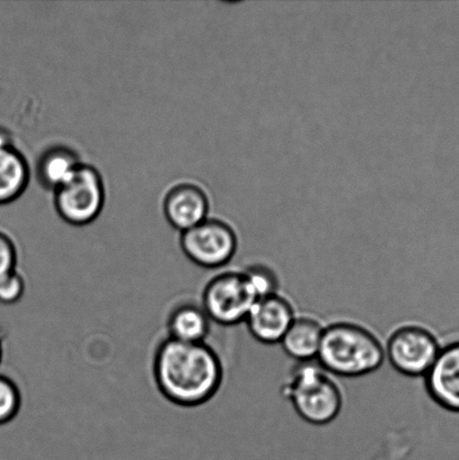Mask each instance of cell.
<instances>
[{
    "label": "cell",
    "instance_id": "obj_9",
    "mask_svg": "<svg viewBox=\"0 0 459 460\" xmlns=\"http://www.w3.org/2000/svg\"><path fill=\"white\" fill-rule=\"evenodd\" d=\"M424 383L427 394L438 408L459 413V340L442 345Z\"/></svg>",
    "mask_w": 459,
    "mask_h": 460
},
{
    "label": "cell",
    "instance_id": "obj_13",
    "mask_svg": "<svg viewBox=\"0 0 459 460\" xmlns=\"http://www.w3.org/2000/svg\"><path fill=\"white\" fill-rule=\"evenodd\" d=\"M83 164L76 152L65 146L49 147L40 155L36 164L39 182L53 192L69 180Z\"/></svg>",
    "mask_w": 459,
    "mask_h": 460
},
{
    "label": "cell",
    "instance_id": "obj_7",
    "mask_svg": "<svg viewBox=\"0 0 459 460\" xmlns=\"http://www.w3.org/2000/svg\"><path fill=\"white\" fill-rule=\"evenodd\" d=\"M180 246L193 264L208 270L224 268L237 250V237L233 228L222 220L206 219L181 233Z\"/></svg>",
    "mask_w": 459,
    "mask_h": 460
},
{
    "label": "cell",
    "instance_id": "obj_15",
    "mask_svg": "<svg viewBox=\"0 0 459 460\" xmlns=\"http://www.w3.org/2000/svg\"><path fill=\"white\" fill-rule=\"evenodd\" d=\"M22 404L20 386L13 378L0 374V426L15 420L21 412Z\"/></svg>",
    "mask_w": 459,
    "mask_h": 460
},
{
    "label": "cell",
    "instance_id": "obj_17",
    "mask_svg": "<svg viewBox=\"0 0 459 460\" xmlns=\"http://www.w3.org/2000/svg\"><path fill=\"white\" fill-rule=\"evenodd\" d=\"M25 292L26 279L18 269L0 279V304L16 305L25 296Z\"/></svg>",
    "mask_w": 459,
    "mask_h": 460
},
{
    "label": "cell",
    "instance_id": "obj_16",
    "mask_svg": "<svg viewBox=\"0 0 459 460\" xmlns=\"http://www.w3.org/2000/svg\"><path fill=\"white\" fill-rule=\"evenodd\" d=\"M245 274L247 281H249L252 290L258 299L268 296L276 295L278 293V275L271 268L263 264H254L243 270Z\"/></svg>",
    "mask_w": 459,
    "mask_h": 460
},
{
    "label": "cell",
    "instance_id": "obj_5",
    "mask_svg": "<svg viewBox=\"0 0 459 460\" xmlns=\"http://www.w3.org/2000/svg\"><path fill=\"white\" fill-rule=\"evenodd\" d=\"M256 300L243 270H224L206 283L200 305L211 323L234 327L245 323Z\"/></svg>",
    "mask_w": 459,
    "mask_h": 460
},
{
    "label": "cell",
    "instance_id": "obj_1",
    "mask_svg": "<svg viewBox=\"0 0 459 460\" xmlns=\"http://www.w3.org/2000/svg\"><path fill=\"white\" fill-rule=\"evenodd\" d=\"M157 390L169 402L196 408L209 402L224 381L222 359L207 344H190L165 338L152 360Z\"/></svg>",
    "mask_w": 459,
    "mask_h": 460
},
{
    "label": "cell",
    "instance_id": "obj_8",
    "mask_svg": "<svg viewBox=\"0 0 459 460\" xmlns=\"http://www.w3.org/2000/svg\"><path fill=\"white\" fill-rule=\"evenodd\" d=\"M296 317L289 299L276 293L256 300L245 323L255 341L264 345H277L280 344Z\"/></svg>",
    "mask_w": 459,
    "mask_h": 460
},
{
    "label": "cell",
    "instance_id": "obj_12",
    "mask_svg": "<svg viewBox=\"0 0 459 460\" xmlns=\"http://www.w3.org/2000/svg\"><path fill=\"white\" fill-rule=\"evenodd\" d=\"M211 320L200 304L183 302L175 305L166 320L171 340L200 344L206 342L211 329Z\"/></svg>",
    "mask_w": 459,
    "mask_h": 460
},
{
    "label": "cell",
    "instance_id": "obj_14",
    "mask_svg": "<svg viewBox=\"0 0 459 460\" xmlns=\"http://www.w3.org/2000/svg\"><path fill=\"white\" fill-rule=\"evenodd\" d=\"M30 166L15 146L0 150V205L11 204L25 192Z\"/></svg>",
    "mask_w": 459,
    "mask_h": 460
},
{
    "label": "cell",
    "instance_id": "obj_11",
    "mask_svg": "<svg viewBox=\"0 0 459 460\" xmlns=\"http://www.w3.org/2000/svg\"><path fill=\"white\" fill-rule=\"evenodd\" d=\"M325 326L310 315H296L283 336L280 345L296 363L317 360Z\"/></svg>",
    "mask_w": 459,
    "mask_h": 460
},
{
    "label": "cell",
    "instance_id": "obj_2",
    "mask_svg": "<svg viewBox=\"0 0 459 460\" xmlns=\"http://www.w3.org/2000/svg\"><path fill=\"white\" fill-rule=\"evenodd\" d=\"M317 362L332 376H366L379 371L384 364V345L362 324L332 323L323 331Z\"/></svg>",
    "mask_w": 459,
    "mask_h": 460
},
{
    "label": "cell",
    "instance_id": "obj_6",
    "mask_svg": "<svg viewBox=\"0 0 459 460\" xmlns=\"http://www.w3.org/2000/svg\"><path fill=\"white\" fill-rule=\"evenodd\" d=\"M440 349L437 335L429 328L417 323L402 324L390 333L385 342V360L404 376L424 378Z\"/></svg>",
    "mask_w": 459,
    "mask_h": 460
},
{
    "label": "cell",
    "instance_id": "obj_10",
    "mask_svg": "<svg viewBox=\"0 0 459 460\" xmlns=\"http://www.w3.org/2000/svg\"><path fill=\"white\" fill-rule=\"evenodd\" d=\"M163 210L171 226L184 233L207 219L209 201L200 187L180 183L166 193Z\"/></svg>",
    "mask_w": 459,
    "mask_h": 460
},
{
    "label": "cell",
    "instance_id": "obj_18",
    "mask_svg": "<svg viewBox=\"0 0 459 460\" xmlns=\"http://www.w3.org/2000/svg\"><path fill=\"white\" fill-rule=\"evenodd\" d=\"M18 252L15 243L7 234L0 232V279L17 270Z\"/></svg>",
    "mask_w": 459,
    "mask_h": 460
},
{
    "label": "cell",
    "instance_id": "obj_3",
    "mask_svg": "<svg viewBox=\"0 0 459 460\" xmlns=\"http://www.w3.org/2000/svg\"><path fill=\"white\" fill-rule=\"evenodd\" d=\"M281 394L310 425H330L343 410L344 396L339 383L317 360L296 364L283 383Z\"/></svg>",
    "mask_w": 459,
    "mask_h": 460
},
{
    "label": "cell",
    "instance_id": "obj_19",
    "mask_svg": "<svg viewBox=\"0 0 459 460\" xmlns=\"http://www.w3.org/2000/svg\"><path fill=\"white\" fill-rule=\"evenodd\" d=\"M13 146V137L11 130L0 126V150Z\"/></svg>",
    "mask_w": 459,
    "mask_h": 460
},
{
    "label": "cell",
    "instance_id": "obj_20",
    "mask_svg": "<svg viewBox=\"0 0 459 460\" xmlns=\"http://www.w3.org/2000/svg\"><path fill=\"white\" fill-rule=\"evenodd\" d=\"M4 358V333L0 331V365H2Z\"/></svg>",
    "mask_w": 459,
    "mask_h": 460
},
{
    "label": "cell",
    "instance_id": "obj_4",
    "mask_svg": "<svg viewBox=\"0 0 459 460\" xmlns=\"http://www.w3.org/2000/svg\"><path fill=\"white\" fill-rule=\"evenodd\" d=\"M105 198L101 172L93 165L81 164L69 180L54 191V206L66 223L81 227L98 218Z\"/></svg>",
    "mask_w": 459,
    "mask_h": 460
}]
</instances>
